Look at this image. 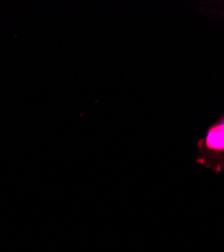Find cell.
Here are the masks:
<instances>
[{"mask_svg":"<svg viewBox=\"0 0 224 252\" xmlns=\"http://www.w3.org/2000/svg\"><path fill=\"white\" fill-rule=\"evenodd\" d=\"M197 146L195 162L204 165L214 174H220L224 166V115L208 127Z\"/></svg>","mask_w":224,"mask_h":252,"instance_id":"6da1fadb","label":"cell"}]
</instances>
